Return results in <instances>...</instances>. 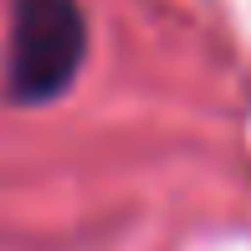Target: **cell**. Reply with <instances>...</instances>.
Wrapping results in <instances>:
<instances>
[{
  "mask_svg": "<svg viewBox=\"0 0 251 251\" xmlns=\"http://www.w3.org/2000/svg\"><path fill=\"white\" fill-rule=\"evenodd\" d=\"M82 56H87V21L77 0H16L5 41V82L16 102L62 98Z\"/></svg>",
  "mask_w": 251,
  "mask_h": 251,
  "instance_id": "cell-1",
  "label": "cell"
}]
</instances>
